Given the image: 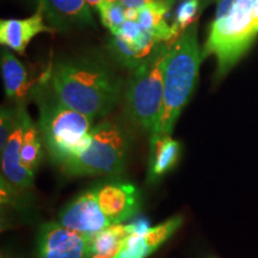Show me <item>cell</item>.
Listing matches in <instances>:
<instances>
[{
	"label": "cell",
	"instance_id": "6da1fadb",
	"mask_svg": "<svg viewBox=\"0 0 258 258\" xmlns=\"http://www.w3.org/2000/svg\"><path fill=\"white\" fill-rule=\"evenodd\" d=\"M50 85L63 104L92 120L110 114L122 92V79L96 53L57 61L51 66Z\"/></svg>",
	"mask_w": 258,
	"mask_h": 258
},
{
	"label": "cell",
	"instance_id": "7a4b0ae2",
	"mask_svg": "<svg viewBox=\"0 0 258 258\" xmlns=\"http://www.w3.org/2000/svg\"><path fill=\"white\" fill-rule=\"evenodd\" d=\"M217 3L202 56L215 57V76L222 78L258 37V0H217Z\"/></svg>",
	"mask_w": 258,
	"mask_h": 258
},
{
	"label": "cell",
	"instance_id": "3957f363",
	"mask_svg": "<svg viewBox=\"0 0 258 258\" xmlns=\"http://www.w3.org/2000/svg\"><path fill=\"white\" fill-rule=\"evenodd\" d=\"M32 98L38 105V128L53 163L62 165L89 147L93 120L63 104L51 88L50 79L38 84Z\"/></svg>",
	"mask_w": 258,
	"mask_h": 258
},
{
	"label": "cell",
	"instance_id": "277c9868",
	"mask_svg": "<svg viewBox=\"0 0 258 258\" xmlns=\"http://www.w3.org/2000/svg\"><path fill=\"white\" fill-rule=\"evenodd\" d=\"M203 61L198 40V22L186 28L170 46L164 70V103L156 132L171 135L199 82Z\"/></svg>",
	"mask_w": 258,
	"mask_h": 258
},
{
	"label": "cell",
	"instance_id": "5b68a950",
	"mask_svg": "<svg viewBox=\"0 0 258 258\" xmlns=\"http://www.w3.org/2000/svg\"><path fill=\"white\" fill-rule=\"evenodd\" d=\"M171 44L161 42L129 77L124 111L137 127L156 132L164 103V70Z\"/></svg>",
	"mask_w": 258,
	"mask_h": 258
},
{
	"label": "cell",
	"instance_id": "8992f818",
	"mask_svg": "<svg viewBox=\"0 0 258 258\" xmlns=\"http://www.w3.org/2000/svg\"><path fill=\"white\" fill-rule=\"evenodd\" d=\"M129 137L115 118H106L90 131L89 147L61 165L67 176H112L125 169Z\"/></svg>",
	"mask_w": 258,
	"mask_h": 258
},
{
	"label": "cell",
	"instance_id": "52a82bcc",
	"mask_svg": "<svg viewBox=\"0 0 258 258\" xmlns=\"http://www.w3.org/2000/svg\"><path fill=\"white\" fill-rule=\"evenodd\" d=\"M89 237L64 227L59 221L42 224L35 246L36 258H86Z\"/></svg>",
	"mask_w": 258,
	"mask_h": 258
},
{
	"label": "cell",
	"instance_id": "ba28073f",
	"mask_svg": "<svg viewBox=\"0 0 258 258\" xmlns=\"http://www.w3.org/2000/svg\"><path fill=\"white\" fill-rule=\"evenodd\" d=\"M57 221L64 227L86 237H90L111 225L99 207L96 188L80 194L67 203L59 213Z\"/></svg>",
	"mask_w": 258,
	"mask_h": 258
},
{
	"label": "cell",
	"instance_id": "9c48e42d",
	"mask_svg": "<svg viewBox=\"0 0 258 258\" xmlns=\"http://www.w3.org/2000/svg\"><path fill=\"white\" fill-rule=\"evenodd\" d=\"M95 188L99 207L111 225L122 224L140 211V190L131 183L108 182Z\"/></svg>",
	"mask_w": 258,
	"mask_h": 258
},
{
	"label": "cell",
	"instance_id": "30bf717a",
	"mask_svg": "<svg viewBox=\"0 0 258 258\" xmlns=\"http://www.w3.org/2000/svg\"><path fill=\"white\" fill-rule=\"evenodd\" d=\"M44 15L47 24L57 31L96 28L91 9L85 0H32Z\"/></svg>",
	"mask_w": 258,
	"mask_h": 258
},
{
	"label": "cell",
	"instance_id": "8fae6325",
	"mask_svg": "<svg viewBox=\"0 0 258 258\" xmlns=\"http://www.w3.org/2000/svg\"><path fill=\"white\" fill-rule=\"evenodd\" d=\"M24 104H18V121L8 143L2 152V179H5L14 188L27 190L31 188L34 177L30 171L23 166L21 160V146L24 134Z\"/></svg>",
	"mask_w": 258,
	"mask_h": 258
},
{
	"label": "cell",
	"instance_id": "7c38bea8",
	"mask_svg": "<svg viewBox=\"0 0 258 258\" xmlns=\"http://www.w3.org/2000/svg\"><path fill=\"white\" fill-rule=\"evenodd\" d=\"M151 225L147 219H139L131 224H114L89 237L88 257L116 258L125 238L132 233H145Z\"/></svg>",
	"mask_w": 258,
	"mask_h": 258
},
{
	"label": "cell",
	"instance_id": "4fadbf2b",
	"mask_svg": "<svg viewBox=\"0 0 258 258\" xmlns=\"http://www.w3.org/2000/svg\"><path fill=\"white\" fill-rule=\"evenodd\" d=\"M44 21V15L40 9H37L31 17L25 19H2L0 42L3 46L23 55L29 42L36 35L54 31Z\"/></svg>",
	"mask_w": 258,
	"mask_h": 258
},
{
	"label": "cell",
	"instance_id": "5bb4252c",
	"mask_svg": "<svg viewBox=\"0 0 258 258\" xmlns=\"http://www.w3.org/2000/svg\"><path fill=\"white\" fill-rule=\"evenodd\" d=\"M182 145L169 134L152 133L150 140L147 182L157 183L179 163Z\"/></svg>",
	"mask_w": 258,
	"mask_h": 258
},
{
	"label": "cell",
	"instance_id": "9a60e30c",
	"mask_svg": "<svg viewBox=\"0 0 258 258\" xmlns=\"http://www.w3.org/2000/svg\"><path fill=\"white\" fill-rule=\"evenodd\" d=\"M0 69L4 82V90L9 99L17 102L18 104H24L23 102L25 99L29 97L32 98L35 89L41 82H31L24 64L6 48L2 50Z\"/></svg>",
	"mask_w": 258,
	"mask_h": 258
},
{
	"label": "cell",
	"instance_id": "2e32d148",
	"mask_svg": "<svg viewBox=\"0 0 258 258\" xmlns=\"http://www.w3.org/2000/svg\"><path fill=\"white\" fill-rule=\"evenodd\" d=\"M171 5V3H159L139 9L137 21L143 30L152 34L159 42H166L169 44L175 42L172 29L165 18Z\"/></svg>",
	"mask_w": 258,
	"mask_h": 258
},
{
	"label": "cell",
	"instance_id": "e0dca14e",
	"mask_svg": "<svg viewBox=\"0 0 258 258\" xmlns=\"http://www.w3.org/2000/svg\"><path fill=\"white\" fill-rule=\"evenodd\" d=\"M43 139L40 128L34 123L28 112L24 116V134L21 146V160L23 166L32 175L37 172L43 160Z\"/></svg>",
	"mask_w": 258,
	"mask_h": 258
},
{
	"label": "cell",
	"instance_id": "ac0fdd59",
	"mask_svg": "<svg viewBox=\"0 0 258 258\" xmlns=\"http://www.w3.org/2000/svg\"><path fill=\"white\" fill-rule=\"evenodd\" d=\"M108 47L112 55H114L115 60L125 69L132 71L138 69L152 54L146 53V51L135 46L134 43L128 42L121 36H116V35H112L110 40H109Z\"/></svg>",
	"mask_w": 258,
	"mask_h": 258
},
{
	"label": "cell",
	"instance_id": "d6986e66",
	"mask_svg": "<svg viewBox=\"0 0 258 258\" xmlns=\"http://www.w3.org/2000/svg\"><path fill=\"white\" fill-rule=\"evenodd\" d=\"M208 0H180V4L173 17L171 29H172L173 40H177L190 25L198 21V17Z\"/></svg>",
	"mask_w": 258,
	"mask_h": 258
},
{
	"label": "cell",
	"instance_id": "ffe728a7",
	"mask_svg": "<svg viewBox=\"0 0 258 258\" xmlns=\"http://www.w3.org/2000/svg\"><path fill=\"white\" fill-rule=\"evenodd\" d=\"M183 221H184V218L182 215H176L145 232L143 234V243L150 256L178 230L183 225Z\"/></svg>",
	"mask_w": 258,
	"mask_h": 258
},
{
	"label": "cell",
	"instance_id": "44dd1931",
	"mask_svg": "<svg viewBox=\"0 0 258 258\" xmlns=\"http://www.w3.org/2000/svg\"><path fill=\"white\" fill-rule=\"evenodd\" d=\"M103 27L116 35L125 23V8L118 0H105L97 9Z\"/></svg>",
	"mask_w": 258,
	"mask_h": 258
},
{
	"label": "cell",
	"instance_id": "7402d4cb",
	"mask_svg": "<svg viewBox=\"0 0 258 258\" xmlns=\"http://www.w3.org/2000/svg\"><path fill=\"white\" fill-rule=\"evenodd\" d=\"M18 121L17 108H2L0 112V151L5 147L10 135L14 131Z\"/></svg>",
	"mask_w": 258,
	"mask_h": 258
},
{
	"label": "cell",
	"instance_id": "603a6c76",
	"mask_svg": "<svg viewBox=\"0 0 258 258\" xmlns=\"http://www.w3.org/2000/svg\"><path fill=\"white\" fill-rule=\"evenodd\" d=\"M141 32H143V29H141L137 21H125V23L122 25L120 31L116 34V36H121L124 40L133 43L140 36Z\"/></svg>",
	"mask_w": 258,
	"mask_h": 258
},
{
	"label": "cell",
	"instance_id": "cb8c5ba5",
	"mask_svg": "<svg viewBox=\"0 0 258 258\" xmlns=\"http://www.w3.org/2000/svg\"><path fill=\"white\" fill-rule=\"evenodd\" d=\"M124 8H134V9H141L145 8L147 5H153V4H159V3H171L172 4V0H118Z\"/></svg>",
	"mask_w": 258,
	"mask_h": 258
},
{
	"label": "cell",
	"instance_id": "d4e9b609",
	"mask_svg": "<svg viewBox=\"0 0 258 258\" xmlns=\"http://www.w3.org/2000/svg\"><path fill=\"white\" fill-rule=\"evenodd\" d=\"M138 14L139 9L125 8V18H127V21H138Z\"/></svg>",
	"mask_w": 258,
	"mask_h": 258
},
{
	"label": "cell",
	"instance_id": "484cf974",
	"mask_svg": "<svg viewBox=\"0 0 258 258\" xmlns=\"http://www.w3.org/2000/svg\"><path fill=\"white\" fill-rule=\"evenodd\" d=\"M85 2H86V4L89 5L90 9H93V10H96V11H97L98 6L101 5L102 3H104L105 0H85Z\"/></svg>",
	"mask_w": 258,
	"mask_h": 258
},
{
	"label": "cell",
	"instance_id": "4316f807",
	"mask_svg": "<svg viewBox=\"0 0 258 258\" xmlns=\"http://www.w3.org/2000/svg\"><path fill=\"white\" fill-rule=\"evenodd\" d=\"M2 258H17V257L11 256V254H8V253H3L2 254Z\"/></svg>",
	"mask_w": 258,
	"mask_h": 258
},
{
	"label": "cell",
	"instance_id": "83f0119b",
	"mask_svg": "<svg viewBox=\"0 0 258 258\" xmlns=\"http://www.w3.org/2000/svg\"><path fill=\"white\" fill-rule=\"evenodd\" d=\"M86 258H99V257H92V256H89V257H86Z\"/></svg>",
	"mask_w": 258,
	"mask_h": 258
},
{
	"label": "cell",
	"instance_id": "f1b7e54d",
	"mask_svg": "<svg viewBox=\"0 0 258 258\" xmlns=\"http://www.w3.org/2000/svg\"><path fill=\"white\" fill-rule=\"evenodd\" d=\"M208 258H215V257H208Z\"/></svg>",
	"mask_w": 258,
	"mask_h": 258
}]
</instances>
